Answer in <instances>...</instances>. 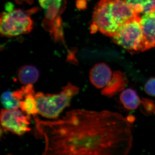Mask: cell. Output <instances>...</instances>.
Instances as JSON below:
<instances>
[{
	"mask_svg": "<svg viewBox=\"0 0 155 155\" xmlns=\"http://www.w3.org/2000/svg\"><path fill=\"white\" fill-rule=\"evenodd\" d=\"M86 1H87V0H86Z\"/></svg>",
	"mask_w": 155,
	"mask_h": 155,
	"instance_id": "7402d4cb",
	"label": "cell"
},
{
	"mask_svg": "<svg viewBox=\"0 0 155 155\" xmlns=\"http://www.w3.org/2000/svg\"><path fill=\"white\" fill-rule=\"evenodd\" d=\"M140 24L146 51L155 47V11L144 13L140 17Z\"/></svg>",
	"mask_w": 155,
	"mask_h": 155,
	"instance_id": "9c48e42d",
	"label": "cell"
},
{
	"mask_svg": "<svg viewBox=\"0 0 155 155\" xmlns=\"http://www.w3.org/2000/svg\"><path fill=\"white\" fill-rule=\"evenodd\" d=\"M31 116L22 110L2 109L1 124L5 131H8L17 135L22 136L31 129Z\"/></svg>",
	"mask_w": 155,
	"mask_h": 155,
	"instance_id": "8992f818",
	"label": "cell"
},
{
	"mask_svg": "<svg viewBox=\"0 0 155 155\" xmlns=\"http://www.w3.org/2000/svg\"><path fill=\"white\" fill-rule=\"evenodd\" d=\"M79 91V87L68 83L58 94L37 93L35 98L38 114L48 119H58L64 109L69 107L72 98Z\"/></svg>",
	"mask_w": 155,
	"mask_h": 155,
	"instance_id": "7a4b0ae2",
	"label": "cell"
},
{
	"mask_svg": "<svg viewBox=\"0 0 155 155\" xmlns=\"http://www.w3.org/2000/svg\"><path fill=\"white\" fill-rule=\"evenodd\" d=\"M141 17L126 22L119 27L112 38L116 44L130 52L146 51L140 26Z\"/></svg>",
	"mask_w": 155,
	"mask_h": 155,
	"instance_id": "277c9868",
	"label": "cell"
},
{
	"mask_svg": "<svg viewBox=\"0 0 155 155\" xmlns=\"http://www.w3.org/2000/svg\"><path fill=\"white\" fill-rule=\"evenodd\" d=\"M153 11H155V0H152L151 2L145 8L143 13L144 14Z\"/></svg>",
	"mask_w": 155,
	"mask_h": 155,
	"instance_id": "d6986e66",
	"label": "cell"
},
{
	"mask_svg": "<svg viewBox=\"0 0 155 155\" xmlns=\"http://www.w3.org/2000/svg\"><path fill=\"white\" fill-rule=\"evenodd\" d=\"M119 27L111 12L110 0H101L94 9L91 32L94 33L99 31L103 34L112 38L116 34Z\"/></svg>",
	"mask_w": 155,
	"mask_h": 155,
	"instance_id": "5b68a950",
	"label": "cell"
},
{
	"mask_svg": "<svg viewBox=\"0 0 155 155\" xmlns=\"http://www.w3.org/2000/svg\"><path fill=\"white\" fill-rule=\"evenodd\" d=\"M119 99L124 108L128 110H136L141 104V100L136 91L132 88H127L122 91Z\"/></svg>",
	"mask_w": 155,
	"mask_h": 155,
	"instance_id": "5bb4252c",
	"label": "cell"
},
{
	"mask_svg": "<svg viewBox=\"0 0 155 155\" xmlns=\"http://www.w3.org/2000/svg\"><path fill=\"white\" fill-rule=\"evenodd\" d=\"M34 118L43 155H127L133 145L130 124L116 112L76 109L54 121Z\"/></svg>",
	"mask_w": 155,
	"mask_h": 155,
	"instance_id": "6da1fadb",
	"label": "cell"
},
{
	"mask_svg": "<svg viewBox=\"0 0 155 155\" xmlns=\"http://www.w3.org/2000/svg\"><path fill=\"white\" fill-rule=\"evenodd\" d=\"M76 7L79 9H85L87 7L86 0H77Z\"/></svg>",
	"mask_w": 155,
	"mask_h": 155,
	"instance_id": "ffe728a7",
	"label": "cell"
},
{
	"mask_svg": "<svg viewBox=\"0 0 155 155\" xmlns=\"http://www.w3.org/2000/svg\"><path fill=\"white\" fill-rule=\"evenodd\" d=\"M112 76L113 73L110 68L104 63L96 64L90 71V82L97 88L101 89L107 86Z\"/></svg>",
	"mask_w": 155,
	"mask_h": 155,
	"instance_id": "30bf717a",
	"label": "cell"
},
{
	"mask_svg": "<svg viewBox=\"0 0 155 155\" xmlns=\"http://www.w3.org/2000/svg\"><path fill=\"white\" fill-rule=\"evenodd\" d=\"M137 14L143 13L144 9L152 0H125Z\"/></svg>",
	"mask_w": 155,
	"mask_h": 155,
	"instance_id": "2e32d148",
	"label": "cell"
},
{
	"mask_svg": "<svg viewBox=\"0 0 155 155\" xmlns=\"http://www.w3.org/2000/svg\"><path fill=\"white\" fill-rule=\"evenodd\" d=\"M36 11L35 9L28 11L16 9L2 13L0 24L2 35L12 37L30 32L34 26L30 15Z\"/></svg>",
	"mask_w": 155,
	"mask_h": 155,
	"instance_id": "3957f363",
	"label": "cell"
},
{
	"mask_svg": "<svg viewBox=\"0 0 155 155\" xmlns=\"http://www.w3.org/2000/svg\"><path fill=\"white\" fill-rule=\"evenodd\" d=\"M1 101L5 109H19L20 102L12 96V92L6 91L2 94Z\"/></svg>",
	"mask_w": 155,
	"mask_h": 155,
	"instance_id": "9a60e30c",
	"label": "cell"
},
{
	"mask_svg": "<svg viewBox=\"0 0 155 155\" xmlns=\"http://www.w3.org/2000/svg\"><path fill=\"white\" fill-rule=\"evenodd\" d=\"M144 91L148 95L155 97V77H151L148 79L144 87Z\"/></svg>",
	"mask_w": 155,
	"mask_h": 155,
	"instance_id": "ac0fdd59",
	"label": "cell"
},
{
	"mask_svg": "<svg viewBox=\"0 0 155 155\" xmlns=\"http://www.w3.org/2000/svg\"><path fill=\"white\" fill-rule=\"evenodd\" d=\"M141 104L145 114L148 115L155 114V102L149 99L143 98Z\"/></svg>",
	"mask_w": 155,
	"mask_h": 155,
	"instance_id": "e0dca14e",
	"label": "cell"
},
{
	"mask_svg": "<svg viewBox=\"0 0 155 155\" xmlns=\"http://www.w3.org/2000/svg\"><path fill=\"white\" fill-rule=\"evenodd\" d=\"M127 75L119 70L114 71L110 82L101 91L103 96L111 98L122 92L128 84Z\"/></svg>",
	"mask_w": 155,
	"mask_h": 155,
	"instance_id": "8fae6325",
	"label": "cell"
},
{
	"mask_svg": "<svg viewBox=\"0 0 155 155\" xmlns=\"http://www.w3.org/2000/svg\"><path fill=\"white\" fill-rule=\"evenodd\" d=\"M126 119H127V121L130 124L133 123V122H134V120H135L134 116H132V115H130V116H128Z\"/></svg>",
	"mask_w": 155,
	"mask_h": 155,
	"instance_id": "44dd1931",
	"label": "cell"
},
{
	"mask_svg": "<svg viewBox=\"0 0 155 155\" xmlns=\"http://www.w3.org/2000/svg\"><path fill=\"white\" fill-rule=\"evenodd\" d=\"M35 94L33 84H28L23 87L22 99L20 101L19 106V108L22 111L33 117L38 114Z\"/></svg>",
	"mask_w": 155,
	"mask_h": 155,
	"instance_id": "7c38bea8",
	"label": "cell"
},
{
	"mask_svg": "<svg viewBox=\"0 0 155 155\" xmlns=\"http://www.w3.org/2000/svg\"><path fill=\"white\" fill-rule=\"evenodd\" d=\"M111 12L119 26L140 17L125 0H110Z\"/></svg>",
	"mask_w": 155,
	"mask_h": 155,
	"instance_id": "52a82bcc",
	"label": "cell"
},
{
	"mask_svg": "<svg viewBox=\"0 0 155 155\" xmlns=\"http://www.w3.org/2000/svg\"><path fill=\"white\" fill-rule=\"evenodd\" d=\"M38 2L45 11V26H50L61 20L60 15L65 4L63 0H38Z\"/></svg>",
	"mask_w": 155,
	"mask_h": 155,
	"instance_id": "ba28073f",
	"label": "cell"
},
{
	"mask_svg": "<svg viewBox=\"0 0 155 155\" xmlns=\"http://www.w3.org/2000/svg\"><path fill=\"white\" fill-rule=\"evenodd\" d=\"M39 76V71L37 68L29 65L22 66L19 69L17 74V78L19 82L25 85L36 83Z\"/></svg>",
	"mask_w": 155,
	"mask_h": 155,
	"instance_id": "4fadbf2b",
	"label": "cell"
}]
</instances>
